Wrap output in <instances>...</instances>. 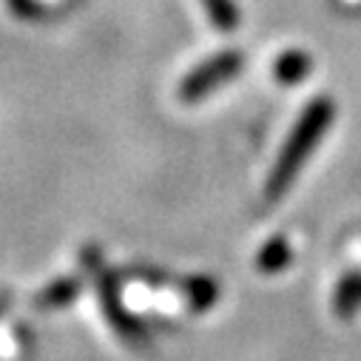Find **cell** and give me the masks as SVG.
I'll return each instance as SVG.
<instances>
[{
  "instance_id": "obj_1",
  "label": "cell",
  "mask_w": 361,
  "mask_h": 361,
  "mask_svg": "<svg viewBox=\"0 0 361 361\" xmlns=\"http://www.w3.org/2000/svg\"><path fill=\"white\" fill-rule=\"evenodd\" d=\"M336 117V103L330 97H316L296 120L288 142L282 145L276 165L267 176V185H264V200L267 202H276L288 194V188L293 185V179L299 176L302 165L313 157L316 145L322 142V137L327 134V128L333 126Z\"/></svg>"
},
{
  "instance_id": "obj_2",
  "label": "cell",
  "mask_w": 361,
  "mask_h": 361,
  "mask_svg": "<svg viewBox=\"0 0 361 361\" xmlns=\"http://www.w3.org/2000/svg\"><path fill=\"white\" fill-rule=\"evenodd\" d=\"M242 66H245L242 51H219V54L208 57L194 71H188L185 80L179 82V97H183V103L205 100L211 92H216V88H222L225 82H231L242 71Z\"/></svg>"
},
{
  "instance_id": "obj_3",
  "label": "cell",
  "mask_w": 361,
  "mask_h": 361,
  "mask_svg": "<svg viewBox=\"0 0 361 361\" xmlns=\"http://www.w3.org/2000/svg\"><path fill=\"white\" fill-rule=\"evenodd\" d=\"M290 262H293V247L285 236L267 239L256 253V270H262V274H267V276L282 274L285 267H290Z\"/></svg>"
},
{
  "instance_id": "obj_4",
  "label": "cell",
  "mask_w": 361,
  "mask_h": 361,
  "mask_svg": "<svg viewBox=\"0 0 361 361\" xmlns=\"http://www.w3.org/2000/svg\"><path fill=\"white\" fill-rule=\"evenodd\" d=\"M310 68H313L310 54L293 49V51H282V54L276 57V63H274V77H276L279 85H299V82L310 74Z\"/></svg>"
},
{
  "instance_id": "obj_5",
  "label": "cell",
  "mask_w": 361,
  "mask_h": 361,
  "mask_svg": "<svg viewBox=\"0 0 361 361\" xmlns=\"http://www.w3.org/2000/svg\"><path fill=\"white\" fill-rule=\"evenodd\" d=\"M333 310L341 319H350L361 310V274H347L333 293Z\"/></svg>"
},
{
  "instance_id": "obj_6",
  "label": "cell",
  "mask_w": 361,
  "mask_h": 361,
  "mask_svg": "<svg viewBox=\"0 0 361 361\" xmlns=\"http://www.w3.org/2000/svg\"><path fill=\"white\" fill-rule=\"evenodd\" d=\"M185 293L194 310H208L219 299V282L211 276H194L185 282Z\"/></svg>"
},
{
  "instance_id": "obj_7",
  "label": "cell",
  "mask_w": 361,
  "mask_h": 361,
  "mask_svg": "<svg viewBox=\"0 0 361 361\" xmlns=\"http://www.w3.org/2000/svg\"><path fill=\"white\" fill-rule=\"evenodd\" d=\"M202 6H205L211 23L219 32H233L239 26V20H242V15H239L233 0H202Z\"/></svg>"
},
{
  "instance_id": "obj_8",
  "label": "cell",
  "mask_w": 361,
  "mask_h": 361,
  "mask_svg": "<svg viewBox=\"0 0 361 361\" xmlns=\"http://www.w3.org/2000/svg\"><path fill=\"white\" fill-rule=\"evenodd\" d=\"M77 282H71V279H63V282H57V285H51V288H46L43 290V296H40V307H63V305H68L74 296H77Z\"/></svg>"
},
{
  "instance_id": "obj_9",
  "label": "cell",
  "mask_w": 361,
  "mask_h": 361,
  "mask_svg": "<svg viewBox=\"0 0 361 361\" xmlns=\"http://www.w3.org/2000/svg\"><path fill=\"white\" fill-rule=\"evenodd\" d=\"M9 4H12L15 12L23 15V18H35V15H37V4H35V0H9Z\"/></svg>"
},
{
  "instance_id": "obj_10",
  "label": "cell",
  "mask_w": 361,
  "mask_h": 361,
  "mask_svg": "<svg viewBox=\"0 0 361 361\" xmlns=\"http://www.w3.org/2000/svg\"><path fill=\"white\" fill-rule=\"evenodd\" d=\"M9 302H12V296H9L6 290H0V316H4V313L9 310Z\"/></svg>"
}]
</instances>
